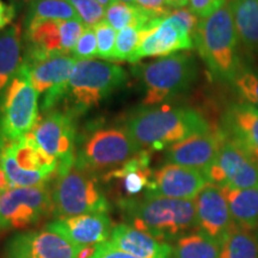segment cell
Listing matches in <instances>:
<instances>
[{
  "label": "cell",
  "instance_id": "cell-12",
  "mask_svg": "<svg viewBox=\"0 0 258 258\" xmlns=\"http://www.w3.org/2000/svg\"><path fill=\"white\" fill-rule=\"evenodd\" d=\"M194 47L192 35L179 19L171 14L157 27L143 32L140 46L129 62L137 63L145 57H164L182 50H190Z\"/></svg>",
  "mask_w": 258,
  "mask_h": 258
},
{
  "label": "cell",
  "instance_id": "cell-27",
  "mask_svg": "<svg viewBox=\"0 0 258 258\" xmlns=\"http://www.w3.org/2000/svg\"><path fill=\"white\" fill-rule=\"evenodd\" d=\"M105 21L116 31H121L129 27H138L143 30H150L161 22L154 21L144 11H141L138 6L124 4L117 0L106 8Z\"/></svg>",
  "mask_w": 258,
  "mask_h": 258
},
{
  "label": "cell",
  "instance_id": "cell-18",
  "mask_svg": "<svg viewBox=\"0 0 258 258\" xmlns=\"http://www.w3.org/2000/svg\"><path fill=\"white\" fill-rule=\"evenodd\" d=\"M46 228L63 237L74 246L84 249L108 240L112 232V224L108 213H93L56 219L49 222Z\"/></svg>",
  "mask_w": 258,
  "mask_h": 258
},
{
  "label": "cell",
  "instance_id": "cell-38",
  "mask_svg": "<svg viewBox=\"0 0 258 258\" xmlns=\"http://www.w3.org/2000/svg\"><path fill=\"white\" fill-rule=\"evenodd\" d=\"M226 0H189L188 8L199 18H206L221 8Z\"/></svg>",
  "mask_w": 258,
  "mask_h": 258
},
{
  "label": "cell",
  "instance_id": "cell-11",
  "mask_svg": "<svg viewBox=\"0 0 258 258\" xmlns=\"http://www.w3.org/2000/svg\"><path fill=\"white\" fill-rule=\"evenodd\" d=\"M78 60L72 55H57L37 60H23L31 83L40 95L41 111L53 110L62 102L67 84Z\"/></svg>",
  "mask_w": 258,
  "mask_h": 258
},
{
  "label": "cell",
  "instance_id": "cell-40",
  "mask_svg": "<svg viewBox=\"0 0 258 258\" xmlns=\"http://www.w3.org/2000/svg\"><path fill=\"white\" fill-rule=\"evenodd\" d=\"M16 17V6L14 3H8L0 0V31L5 30L6 27L12 23Z\"/></svg>",
  "mask_w": 258,
  "mask_h": 258
},
{
  "label": "cell",
  "instance_id": "cell-26",
  "mask_svg": "<svg viewBox=\"0 0 258 258\" xmlns=\"http://www.w3.org/2000/svg\"><path fill=\"white\" fill-rule=\"evenodd\" d=\"M221 243L205 232L196 230L175 241L173 258H220Z\"/></svg>",
  "mask_w": 258,
  "mask_h": 258
},
{
  "label": "cell",
  "instance_id": "cell-28",
  "mask_svg": "<svg viewBox=\"0 0 258 258\" xmlns=\"http://www.w3.org/2000/svg\"><path fill=\"white\" fill-rule=\"evenodd\" d=\"M79 19L73 6L66 0H34L29 3L24 25L38 21H71Z\"/></svg>",
  "mask_w": 258,
  "mask_h": 258
},
{
  "label": "cell",
  "instance_id": "cell-42",
  "mask_svg": "<svg viewBox=\"0 0 258 258\" xmlns=\"http://www.w3.org/2000/svg\"><path fill=\"white\" fill-rule=\"evenodd\" d=\"M165 2L172 10L188 8L189 5V0H165Z\"/></svg>",
  "mask_w": 258,
  "mask_h": 258
},
{
  "label": "cell",
  "instance_id": "cell-20",
  "mask_svg": "<svg viewBox=\"0 0 258 258\" xmlns=\"http://www.w3.org/2000/svg\"><path fill=\"white\" fill-rule=\"evenodd\" d=\"M109 241L118 249L139 258L172 257V245L158 240L151 234L128 224L114 226Z\"/></svg>",
  "mask_w": 258,
  "mask_h": 258
},
{
  "label": "cell",
  "instance_id": "cell-6",
  "mask_svg": "<svg viewBox=\"0 0 258 258\" xmlns=\"http://www.w3.org/2000/svg\"><path fill=\"white\" fill-rule=\"evenodd\" d=\"M127 78V72L116 63L78 60L61 102L64 103V111L74 117L84 114L120 89Z\"/></svg>",
  "mask_w": 258,
  "mask_h": 258
},
{
  "label": "cell",
  "instance_id": "cell-30",
  "mask_svg": "<svg viewBox=\"0 0 258 258\" xmlns=\"http://www.w3.org/2000/svg\"><path fill=\"white\" fill-rule=\"evenodd\" d=\"M0 167L5 171L11 188H30V186L47 185L55 177L49 173L42 172V171L23 170L18 166L17 161L8 150H4L3 152Z\"/></svg>",
  "mask_w": 258,
  "mask_h": 258
},
{
  "label": "cell",
  "instance_id": "cell-7",
  "mask_svg": "<svg viewBox=\"0 0 258 258\" xmlns=\"http://www.w3.org/2000/svg\"><path fill=\"white\" fill-rule=\"evenodd\" d=\"M145 89V105L169 102L188 92L199 76L195 57L189 53H175L138 66Z\"/></svg>",
  "mask_w": 258,
  "mask_h": 258
},
{
  "label": "cell",
  "instance_id": "cell-8",
  "mask_svg": "<svg viewBox=\"0 0 258 258\" xmlns=\"http://www.w3.org/2000/svg\"><path fill=\"white\" fill-rule=\"evenodd\" d=\"M40 93L32 85L29 71L22 62L0 99V133L4 148L31 133L38 121Z\"/></svg>",
  "mask_w": 258,
  "mask_h": 258
},
{
  "label": "cell",
  "instance_id": "cell-2",
  "mask_svg": "<svg viewBox=\"0 0 258 258\" xmlns=\"http://www.w3.org/2000/svg\"><path fill=\"white\" fill-rule=\"evenodd\" d=\"M120 208L128 225L169 244L199 230L194 200L144 194L141 199H121Z\"/></svg>",
  "mask_w": 258,
  "mask_h": 258
},
{
  "label": "cell",
  "instance_id": "cell-45",
  "mask_svg": "<svg viewBox=\"0 0 258 258\" xmlns=\"http://www.w3.org/2000/svg\"><path fill=\"white\" fill-rule=\"evenodd\" d=\"M117 2L124 3V4H129V5H135V0H117Z\"/></svg>",
  "mask_w": 258,
  "mask_h": 258
},
{
  "label": "cell",
  "instance_id": "cell-47",
  "mask_svg": "<svg viewBox=\"0 0 258 258\" xmlns=\"http://www.w3.org/2000/svg\"><path fill=\"white\" fill-rule=\"evenodd\" d=\"M0 231H3V226H2V221H0Z\"/></svg>",
  "mask_w": 258,
  "mask_h": 258
},
{
  "label": "cell",
  "instance_id": "cell-17",
  "mask_svg": "<svg viewBox=\"0 0 258 258\" xmlns=\"http://www.w3.org/2000/svg\"><path fill=\"white\" fill-rule=\"evenodd\" d=\"M222 132L219 128L208 133L196 134L166 148L165 161L190 167L206 173L214 164L220 150Z\"/></svg>",
  "mask_w": 258,
  "mask_h": 258
},
{
  "label": "cell",
  "instance_id": "cell-31",
  "mask_svg": "<svg viewBox=\"0 0 258 258\" xmlns=\"http://www.w3.org/2000/svg\"><path fill=\"white\" fill-rule=\"evenodd\" d=\"M231 86L243 103L258 109V69L244 64L235 74Z\"/></svg>",
  "mask_w": 258,
  "mask_h": 258
},
{
  "label": "cell",
  "instance_id": "cell-15",
  "mask_svg": "<svg viewBox=\"0 0 258 258\" xmlns=\"http://www.w3.org/2000/svg\"><path fill=\"white\" fill-rule=\"evenodd\" d=\"M209 183L201 171L165 163L152 173L151 183L145 194L163 198L194 200Z\"/></svg>",
  "mask_w": 258,
  "mask_h": 258
},
{
  "label": "cell",
  "instance_id": "cell-34",
  "mask_svg": "<svg viewBox=\"0 0 258 258\" xmlns=\"http://www.w3.org/2000/svg\"><path fill=\"white\" fill-rule=\"evenodd\" d=\"M93 31L96 34L97 38V57L103 59L105 61H111L114 62V51L116 44V30L111 27L108 22L102 21L96 27H93Z\"/></svg>",
  "mask_w": 258,
  "mask_h": 258
},
{
  "label": "cell",
  "instance_id": "cell-16",
  "mask_svg": "<svg viewBox=\"0 0 258 258\" xmlns=\"http://www.w3.org/2000/svg\"><path fill=\"white\" fill-rule=\"evenodd\" d=\"M194 201L199 230L222 243L235 224L221 186L208 183Z\"/></svg>",
  "mask_w": 258,
  "mask_h": 258
},
{
  "label": "cell",
  "instance_id": "cell-32",
  "mask_svg": "<svg viewBox=\"0 0 258 258\" xmlns=\"http://www.w3.org/2000/svg\"><path fill=\"white\" fill-rule=\"evenodd\" d=\"M144 31L145 30L138 27H129L118 31L116 36L114 62L115 61H128L129 62L138 47L140 46Z\"/></svg>",
  "mask_w": 258,
  "mask_h": 258
},
{
  "label": "cell",
  "instance_id": "cell-36",
  "mask_svg": "<svg viewBox=\"0 0 258 258\" xmlns=\"http://www.w3.org/2000/svg\"><path fill=\"white\" fill-rule=\"evenodd\" d=\"M97 38L92 28H86L72 50V56L77 60H93L97 57Z\"/></svg>",
  "mask_w": 258,
  "mask_h": 258
},
{
  "label": "cell",
  "instance_id": "cell-22",
  "mask_svg": "<svg viewBox=\"0 0 258 258\" xmlns=\"http://www.w3.org/2000/svg\"><path fill=\"white\" fill-rule=\"evenodd\" d=\"M23 31L21 24H12L0 32V99L23 62Z\"/></svg>",
  "mask_w": 258,
  "mask_h": 258
},
{
  "label": "cell",
  "instance_id": "cell-21",
  "mask_svg": "<svg viewBox=\"0 0 258 258\" xmlns=\"http://www.w3.org/2000/svg\"><path fill=\"white\" fill-rule=\"evenodd\" d=\"M150 152L141 151L124 165L108 172L102 177L103 180L116 179L121 180L122 190L125 192V198H137L140 192L146 191L152 178V171L150 169Z\"/></svg>",
  "mask_w": 258,
  "mask_h": 258
},
{
  "label": "cell",
  "instance_id": "cell-35",
  "mask_svg": "<svg viewBox=\"0 0 258 258\" xmlns=\"http://www.w3.org/2000/svg\"><path fill=\"white\" fill-rule=\"evenodd\" d=\"M85 25L82 23L80 19H71V21H61L60 31L62 48L66 55L72 54L73 48L76 47L79 37L85 30Z\"/></svg>",
  "mask_w": 258,
  "mask_h": 258
},
{
  "label": "cell",
  "instance_id": "cell-25",
  "mask_svg": "<svg viewBox=\"0 0 258 258\" xmlns=\"http://www.w3.org/2000/svg\"><path fill=\"white\" fill-rule=\"evenodd\" d=\"M234 224L246 230L258 228V188L233 189L221 186Z\"/></svg>",
  "mask_w": 258,
  "mask_h": 258
},
{
  "label": "cell",
  "instance_id": "cell-5",
  "mask_svg": "<svg viewBox=\"0 0 258 258\" xmlns=\"http://www.w3.org/2000/svg\"><path fill=\"white\" fill-rule=\"evenodd\" d=\"M141 152L125 128L91 125L77 137L76 164L102 178Z\"/></svg>",
  "mask_w": 258,
  "mask_h": 258
},
{
  "label": "cell",
  "instance_id": "cell-37",
  "mask_svg": "<svg viewBox=\"0 0 258 258\" xmlns=\"http://www.w3.org/2000/svg\"><path fill=\"white\" fill-rule=\"evenodd\" d=\"M135 6L154 21H163L173 11L165 0H135Z\"/></svg>",
  "mask_w": 258,
  "mask_h": 258
},
{
  "label": "cell",
  "instance_id": "cell-23",
  "mask_svg": "<svg viewBox=\"0 0 258 258\" xmlns=\"http://www.w3.org/2000/svg\"><path fill=\"white\" fill-rule=\"evenodd\" d=\"M4 150H8L14 156L18 166L23 170L42 171L53 176L56 175L59 160L42 150L32 133L27 134Z\"/></svg>",
  "mask_w": 258,
  "mask_h": 258
},
{
  "label": "cell",
  "instance_id": "cell-24",
  "mask_svg": "<svg viewBox=\"0 0 258 258\" xmlns=\"http://www.w3.org/2000/svg\"><path fill=\"white\" fill-rule=\"evenodd\" d=\"M235 30L244 49L258 54V0H230Z\"/></svg>",
  "mask_w": 258,
  "mask_h": 258
},
{
  "label": "cell",
  "instance_id": "cell-4",
  "mask_svg": "<svg viewBox=\"0 0 258 258\" xmlns=\"http://www.w3.org/2000/svg\"><path fill=\"white\" fill-rule=\"evenodd\" d=\"M51 198L56 219L108 213L110 208L99 184V176L77 165L76 157L59 161Z\"/></svg>",
  "mask_w": 258,
  "mask_h": 258
},
{
  "label": "cell",
  "instance_id": "cell-9",
  "mask_svg": "<svg viewBox=\"0 0 258 258\" xmlns=\"http://www.w3.org/2000/svg\"><path fill=\"white\" fill-rule=\"evenodd\" d=\"M54 215L51 189L47 185L10 188L0 194L3 231L21 230Z\"/></svg>",
  "mask_w": 258,
  "mask_h": 258
},
{
  "label": "cell",
  "instance_id": "cell-29",
  "mask_svg": "<svg viewBox=\"0 0 258 258\" xmlns=\"http://www.w3.org/2000/svg\"><path fill=\"white\" fill-rule=\"evenodd\" d=\"M220 258H258V237L254 231L235 225L221 243Z\"/></svg>",
  "mask_w": 258,
  "mask_h": 258
},
{
  "label": "cell",
  "instance_id": "cell-43",
  "mask_svg": "<svg viewBox=\"0 0 258 258\" xmlns=\"http://www.w3.org/2000/svg\"><path fill=\"white\" fill-rule=\"evenodd\" d=\"M97 2H98L99 4L103 5L106 9V8H108V6H110L112 3L116 2V0H97Z\"/></svg>",
  "mask_w": 258,
  "mask_h": 258
},
{
  "label": "cell",
  "instance_id": "cell-41",
  "mask_svg": "<svg viewBox=\"0 0 258 258\" xmlns=\"http://www.w3.org/2000/svg\"><path fill=\"white\" fill-rule=\"evenodd\" d=\"M10 188H11V184H10L8 176H6L5 171L0 167V194L6 191Z\"/></svg>",
  "mask_w": 258,
  "mask_h": 258
},
{
  "label": "cell",
  "instance_id": "cell-1",
  "mask_svg": "<svg viewBox=\"0 0 258 258\" xmlns=\"http://www.w3.org/2000/svg\"><path fill=\"white\" fill-rule=\"evenodd\" d=\"M123 127L141 151L166 150L196 134L211 132L201 112L186 106L150 108L129 115Z\"/></svg>",
  "mask_w": 258,
  "mask_h": 258
},
{
  "label": "cell",
  "instance_id": "cell-39",
  "mask_svg": "<svg viewBox=\"0 0 258 258\" xmlns=\"http://www.w3.org/2000/svg\"><path fill=\"white\" fill-rule=\"evenodd\" d=\"M90 258H139L133 254L125 252V251L118 249L110 241L106 240L103 243L96 245V250Z\"/></svg>",
  "mask_w": 258,
  "mask_h": 258
},
{
  "label": "cell",
  "instance_id": "cell-44",
  "mask_svg": "<svg viewBox=\"0 0 258 258\" xmlns=\"http://www.w3.org/2000/svg\"><path fill=\"white\" fill-rule=\"evenodd\" d=\"M3 152H4V141H3L2 133H0V165H2V158H3Z\"/></svg>",
  "mask_w": 258,
  "mask_h": 258
},
{
  "label": "cell",
  "instance_id": "cell-13",
  "mask_svg": "<svg viewBox=\"0 0 258 258\" xmlns=\"http://www.w3.org/2000/svg\"><path fill=\"white\" fill-rule=\"evenodd\" d=\"M82 250L44 228L14 235L5 245L3 258H78Z\"/></svg>",
  "mask_w": 258,
  "mask_h": 258
},
{
  "label": "cell",
  "instance_id": "cell-33",
  "mask_svg": "<svg viewBox=\"0 0 258 258\" xmlns=\"http://www.w3.org/2000/svg\"><path fill=\"white\" fill-rule=\"evenodd\" d=\"M66 2L73 6L85 28L96 27L105 19L106 9L97 0H66Z\"/></svg>",
  "mask_w": 258,
  "mask_h": 258
},
{
  "label": "cell",
  "instance_id": "cell-10",
  "mask_svg": "<svg viewBox=\"0 0 258 258\" xmlns=\"http://www.w3.org/2000/svg\"><path fill=\"white\" fill-rule=\"evenodd\" d=\"M220 150L208 170L209 183L233 189L258 188V161L222 133Z\"/></svg>",
  "mask_w": 258,
  "mask_h": 258
},
{
  "label": "cell",
  "instance_id": "cell-3",
  "mask_svg": "<svg viewBox=\"0 0 258 258\" xmlns=\"http://www.w3.org/2000/svg\"><path fill=\"white\" fill-rule=\"evenodd\" d=\"M194 43L212 76L222 82L231 84L245 64L239 53L240 42L230 3L200 19Z\"/></svg>",
  "mask_w": 258,
  "mask_h": 258
},
{
  "label": "cell",
  "instance_id": "cell-19",
  "mask_svg": "<svg viewBox=\"0 0 258 258\" xmlns=\"http://www.w3.org/2000/svg\"><path fill=\"white\" fill-rule=\"evenodd\" d=\"M220 129L258 161V109L246 103H233L226 109Z\"/></svg>",
  "mask_w": 258,
  "mask_h": 258
},
{
  "label": "cell",
  "instance_id": "cell-14",
  "mask_svg": "<svg viewBox=\"0 0 258 258\" xmlns=\"http://www.w3.org/2000/svg\"><path fill=\"white\" fill-rule=\"evenodd\" d=\"M74 116L67 111L50 110L37 121L31 133L44 152L57 160L76 156L77 131Z\"/></svg>",
  "mask_w": 258,
  "mask_h": 258
},
{
  "label": "cell",
  "instance_id": "cell-46",
  "mask_svg": "<svg viewBox=\"0 0 258 258\" xmlns=\"http://www.w3.org/2000/svg\"><path fill=\"white\" fill-rule=\"evenodd\" d=\"M16 2H19V3H24V4H29V3L34 2V0H16Z\"/></svg>",
  "mask_w": 258,
  "mask_h": 258
}]
</instances>
